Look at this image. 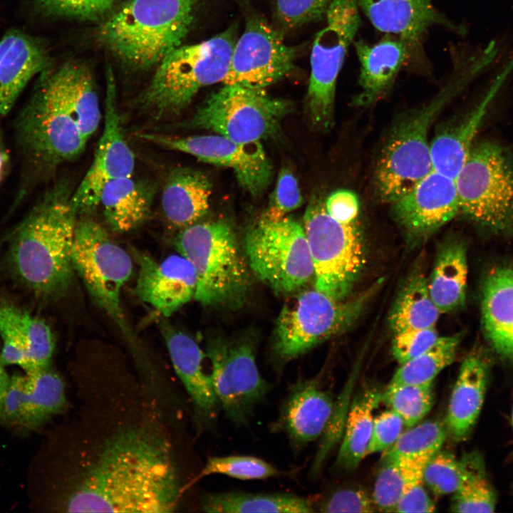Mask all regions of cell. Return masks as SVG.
Listing matches in <instances>:
<instances>
[{"label":"cell","mask_w":513,"mask_h":513,"mask_svg":"<svg viewBox=\"0 0 513 513\" xmlns=\"http://www.w3.org/2000/svg\"><path fill=\"white\" fill-rule=\"evenodd\" d=\"M354 46L360 62L361 88L354 102L367 106L378 101L392 86L407 58L409 46L399 38L388 37L375 44L358 41Z\"/></svg>","instance_id":"cell-27"},{"label":"cell","mask_w":513,"mask_h":513,"mask_svg":"<svg viewBox=\"0 0 513 513\" xmlns=\"http://www.w3.org/2000/svg\"><path fill=\"white\" fill-rule=\"evenodd\" d=\"M207 354L213 388L226 417L237 425L245 424L269 390L253 348L247 343L219 344Z\"/></svg>","instance_id":"cell-17"},{"label":"cell","mask_w":513,"mask_h":513,"mask_svg":"<svg viewBox=\"0 0 513 513\" xmlns=\"http://www.w3.org/2000/svg\"><path fill=\"white\" fill-rule=\"evenodd\" d=\"M44 43L16 29L0 39V118L7 115L31 80L49 66Z\"/></svg>","instance_id":"cell-23"},{"label":"cell","mask_w":513,"mask_h":513,"mask_svg":"<svg viewBox=\"0 0 513 513\" xmlns=\"http://www.w3.org/2000/svg\"><path fill=\"white\" fill-rule=\"evenodd\" d=\"M5 366L0 355V403L4 396L11 378L7 373Z\"/></svg>","instance_id":"cell-53"},{"label":"cell","mask_w":513,"mask_h":513,"mask_svg":"<svg viewBox=\"0 0 513 513\" xmlns=\"http://www.w3.org/2000/svg\"><path fill=\"white\" fill-rule=\"evenodd\" d=\"M447 429L440 422L418 423L403 432L398 440L383 452L382 462L430 458L441 450Z\"/></svg>","instance_id":"cell-40"},{"label":"cell","mask_w":513,"mask_h":513,"mask_svg":"<svg viewBox=\"0 0 513 513\" xmlns=\"http://www.w3.org/2000/svg\"><path fill=\"white\" fill-rule=\"evenodd\" d=\"M328 213L337 221L351 223L357 221L359 201L355 193L348 190H338L325 198Z\"/></svg>","instance_id":"cell-50"},{"label":"cell","mask_w":513,"mask_h":513,"mask_svg":"<svg viewBox=\"0 0 513 513\" xmlns=\"http://www.w3.org/2000/svg\"><path fill=\"white\" fill-rule=\"evenodd\" d=\"M139 137L202 162L231 168L241 187L253 196L261 195L271 182L272 166L261 142L239 143L218 134L172 137L144 133Z\"/></svg>","instance_id":"cell-16"},{"label":"cell","mask_w":513,"mask_h":513,"mask_svg":"<svg viewBox=\"0 0 513 513\" xmlns=\"http://www.w3.org/2000/svg\"><path fill=\"white\" fill-rule=\"evenodd\" d=\"M375 510L372 497L366 490L358 487L337 489L323 499L318 505V511L328 513H368Z\"/></svg>","instance_id":"cell-48"},{"label":"cell","mask_w":513,"mask_h":513,"mask_svg":"<svg viewBox=\"0 0 513 513\" xmlns=\"http://www.w3.org/2000/svg\"><path fill=\"white\" fill-rule=\"evenodd\" d=\"M51 438L45 507L59 512H172L184 484L165 399L133 375H78Z\"/></svg>","instance_id":"cell-1"},{"label":"cell","mask_w":513,"mask_h":513,"mask_svg":"<svg viewBox=\"0 0 513 513\" xmlns=\"http://www.w3.org/2000/svg\"><path fill=\"white\" fill-rule=\"evenodd\" d=\"M296 52L265 19L251 16L236 41L223 83L264 89L290 74Z\"/></svg>","instance_id":"cell-15"},{"label":"cell","mask_w":513,"mask_h":513,"mask_svg":"<svg viewBox=\"0 0 513 513\" xmlns=\"http://www.w3.org/2000/svg\"><path fill=\"white\" fill-rule=\"evenodd\" d=\"M276 15L286 28H292L321 19L333 0H274Z\"/></svg>","instance_id":"cell-46"},{"label":"cell","mask_w":513,"mask_h":513,"mask_svg":"<svg viewBox=\"0 0 513 513\" xmlns=\"http://www.w3.org/2000/svg\"><path fill=\"white\" fill-rule=\"evenodd\" d=\"M72 262L97 304L114 318L121 319L120 291L132 274L133 262L106 230L90 217L76 222Z\"/></svg>","instance_id":"cell-14"},{"label":"cell","mask_w":513,"mask_h":513,"mask_svg":"<svg viewBox=\"0 0 513 513\" xmlns=\"http://www.w3.org/2000/svg\"><path fill=\"white\" fill-rule=\"evenodd\" d=\"M432 385L390 382L382 393L381 402L397 413L409 428L420 423L432 406Z\"/></svg>","instance_id":"cell-41"},{"label":"cell","mask_w":513,"mask_h":513,"mask_svg":"<svg viewBox=\"0 0 513 513\" xmlns=\"http://www.w3.org/2000/svg\"><path fill=\"white\" fill-rule=\"evenodd\" d=\"M10 162V153L0 130V185L7 175Z\"/></svg>","instance_id":"cell-52"},{"label":"cell","mask_w":513,"mask_h":513,"mask_svg":"<svg viewBox=\"0 0 513 513\" xmlns=\"http://www.w3.org/2000/svg\"><path fill=\"white\" fill-rule=\"evenodd\" d=\"M435 510V505L424 487L422 477L405 490L394 512H432Z\"/></svg>","instance_id":"cell-51"},{"label":"cell","mask_w":513,"mask_h":513,"mask_svg":"<svg viewBox=\"0 0 513 513\" xmlns=\"http://www.w3.org/2000/svg\"><path fill=\"white\" fill-rule=\"evenodd\" d=\"M136 256L139 272L135 293L141 301L167 317L195 298V272L182 255H170L160 262L142 253Z\"/></svg>","instance_id":"cell-22"},{"label":"cell","mask_w":513,"mask_h":513,"mask_svg":"<svg viewBox=\"0 0 513 513\" xmlns=\"http://www.w3.org/2000/svg\"><path fill=\"white\" fill-rule=\"evenodd\" d=\"M164 337L173 368L200 416L212 418L219 403L210 375L203 368L204 354L187 334L165 328Z\"/></svg>","instance_id":"cell-28"},{"label":"cell","mask_w":513,"mask_h":513,"mask_svg":"<svg viewBox=\"0 0 513 513\" xmlns=\"http://www.w3.org/2000/svg\"><path fill=\"white\" fill-rule=\"evenodd\" d=\"M467 261L465 247L450 242L440 250L428 288L430 297L440 313L460 307L465 300Z\"/></svg>","instance_id":"cell-33"},{"label":"cell","mask_w":513,"mask_h":513,"mask_svg":"<svg viewBox=\"0 0 513 513\" xmlns=\"http://www.w3.org/2000/svg\"><path fill=\"white\" fill-rule=\"evenodd\" d=\"M291 103L267 94L264 89L224 84L179 126L214 132L239 143L274 137Z\"/></svg>","instance_id":"cell-10"},{"label":"cell","mask_w":513,"mask_h":513,"mask_svg":"<svg viewBox=\"0 0 513 513\" xmlns=\"http://www.w3.org/2000/svg\"><path fill=\"white\" fill-rule=\"evenodd\" d=\"M358 4L377 30L398 36L409 46L435 25L460 33L464 30L440 14L432 0H358Z\"/></svg>","instance_id":"cell-24"},{"label":"cell","mask_w":513,"mask_h":513,"mask_svg":"<svg viewBox=\"0 0 513 513\" xmlns=\"http://www.w3.org/2000/svg\"><path fill=\"white\" fill-rule=\"evenodd\" d=\"M69 405L65 381L51 366L16 373L0 403V421L35 429L65 413Z\"/></svg>","instance_id":"cell-19"},{"label":"cell","mask_w":513,"mask_h":513,"mask_svg":"<svg viewBox=\"0 0 513 513\" xmlns=\"http://www.w3.org/2000/svg\"><path fill=\"white\" fill-rule=\"evenodd\" d=\"M482 322L496 353L513 363V269L498 268L486 277L482 290Z\"/></svg>","instance_id":"cell-29"},{"label":"cell","mask_w":513,"mask_h":513,"mask_svg":"<svg viewBox=\"0 0 513 513\" xmlns=\"http://www.w3.org/2000/svg\"><path fill=\"white\" fill-rule=\"evenodd\" d=\"M455 85L400 116L384 142L373 175L378 197L393 203L410 191L432 170L428 133L452 96Z\"/></svg>","instance_id":"cell-7"},{"label":"cell","mask_w":513,"mask_h":513,"mask_svg":"<svg viewBox=\"0 0 513 513\" xmlns=\"http://www.w3.org/2000/svg\"><path fill=\"white\" fill-rule=\"evenodd\" d=\"M487 366L476 355L461 364L447 408L446 429L456 440L467 436L473 428L484 399Z\"/></svg>","instance_id":"cell-32"},{"label":"cell","mask_w":513,"mask_h":513,"mask_svg":"<svg viewBox=\"0 0 513 513\" xmlns=\"http://www.w3.org/2000/svg\"><path fill=\"white\" fill-rule=\"evenodd\" d=\"M175 245L197 278L195 299L204 306H239L249 286L247 264L224 222H196L180 229Z\"/></svg>","instance_id":"cell-6"},{"label":"cell","mask_w":513,"mask_h":513,"mask_svg":"<svg viewBox=\"0 0 513 513\" xmlns=\"http://www.w3.org/2000/svg\"><path fill=\"white\" fill-rule=\"evenodd\" d=\"M325 199L314 195L304 215V228L314 270V288L336 300L351 293L365 262L358 221L342 223L326 211Z\"/></svg>","instance_id":"cell-9"},{"label":"cell","mask_w":513,"mask_h":513,"mask_svg":"<svg viewBox=\"0 0 513 513\" xmlns=\"http://www.w3.org/2000/svg\"><path fill=\"white\" fill-rule=\"evenodd\" d=\"M512 424H513V415H512Z\"/></svg>","instance_id":"cell-54"},{"label":"cell","mask_w":513,"mask_h":513,"mask_svg":"<svg viewBox=\"0 0 513 513\" xmlns=\"http://www.w3.org/2000/svg\"><path fill=\"white\" fill-rule=\"evenodd\" d=\"M507 73H501L483 99L461 120L442 126L430 142L433 170L455 180L471 151L474 139Z\"/></svg>","instance_id":"cell-25"},{"label":"cell","mask_w":513,"mask_h":513,"mask_svg":"<svg viewBox=\"0 0 513 513\" xmlns=\"http://www.w3.org/2000/svg\"><path fill=\"white\" fill-rule=\"evenodd\" d=\"M281 472L266 461L250 455H228L208 459L196 480L212 475H224L242 480H264Z\"/></svg>","instance_id":"cell-42"},{"label":"cell","mask_w":513,"mask_h":513,"mask_svg":"<svg viewBox=\"0 0 513 513\" xmlns=\"http://www.w3.org/2000/svg\"><path fill=\"white\" fill-rule=\"evenodd\" d=\"M244 245L250 269L275 292L292 293L314 276L304 226L290 217H262L248 229Z\"/></svg>","instance_id":"cell-12"},{"label":"cell","mask_w":513,"mask_h":513,"mask_svg":"<svg viewBox=\"0 0 513 513\" xmlns=\"http://www.w3.org/2000/svg\"><path fill=\"white\" fill-rule=\"evenodd\" d=\"M155 192L152 182L135 179L132 175L108 182L101 192L99 204L111 229L126 232L147 219Z\"/></svg>","instance_id":"cell-31"},{"label":"cell","mask_w":513,"mask_h":513,"mask_svg":"<svg viewBox=\"0 0 513 513\" xmlns=\"http://www.w3.org/2000/svg\"><path fill=\"white\" fill-rule=\"evenodd\" d=\"M460 477L453 493L452 510L456 512H492L496 495L481 458L468 455L460 461Z\"/></svg>","instance_id":"cell-37"},{"label":"cell","mask_w":513,"mask_h":513,"mask_svg":"<svg viewBox=\"0 0 513 513\" xmlns=\"http://www.w3.org/2000/svg\"><path fill=\"white\" fill-rule=\"evenodd\" d=\"M303 203L297 180L288 168H282L272 192L264 217L280 219L301 207Z\"/></svg>","instance_id":"cell-45"},{"label":"cell","mask_w":513,"mask_h":513,"mask_svg":"<svg viewBox=\"0 0 513 513\" xmlns=\"http://www.w3.org/2000/svg\"><path fill=\"white\" fill-rule=\"evenodd\" d=\"M460 477V461L452 454L441 450L428 460L423 468V482L436 495L453 494Z\"/></svg>","instance_id":"cell-44"},{"label":"cell","mask_w":513,"mask_h":513,"mask_svg":"<svg viewBox=\"0 0 513 513\" xmlns=\"http://www.w3.org/2000/svg\"><path fill=\"white\" fill-rule=\"evenodd\" d=\"M236 28L197 43L181 45L156 66L139 97L140 108L155 120L180 113L203 88L223 82L229 70Z\"/></svg>","instance_id":"cell-5"},{"label":"cell","mask_w":513,"mask_h":513,"mask_svg":"<svg viewBox=\"0 0 513 513\" xmlns=\"http://www.w3.org/2000/svg\"><path fill=\"white\" fill-rule=\"evenodd\" d=\"M0 355L5 365L25 373L51 366L55 343L50 327L11 302L0 303Z\"/></svg>","instance_id":"cell-21"},{"label":"cell","mask_w":513,"mask_h":513,"mask_svg":"<svg viewBox=\"0 0 513 513\" xmlns=\"http://www.w3.org/2000/svg\"><path fill=\"white\" fill-rule=\"evenodd\" d=\"M440 314L429 294L428 279L418 274L400 291L390 312L389 323L394 333L435 327Z\"/></svg>","instance_id":"cell-36"},{"label":"cell","mask_w":513,"mask_h":513,"mask_svg":"<svg viewBox=\"0 0 513 513\" xmlns=\"http://www.w3.org/2000/svg\"><path fill=\"white\" fill-rule=\"evenodd\" d=\"M404 427L403 419L390 409L374 417L366 455L386 450L398 440Z\"/></svg>","instance_id":"cell-49"},{"label":"cell","mask_w":513,"mask_h":513,"mask_svg":"<svg viewBox=\"0 0 513 513\" xmlns=\"http://www.w3.org/2000/svg\"><path fill=\"white\" fill-rule=\"evenodd\" d=\"M460 336H440L435 344L402 364L390 382L413 385L432 384L437 375L455 358Z\"/></svg>","instance_id":"cell-39"},{"label":"cell","mask_w":513,"mask_h":513,"mask_svg":"<svg viewBox=\"0 0 513 513\" xmlns=\"http://www.w3.org/2000/svg\"><path fill=\"white\" fill-rule=\"evenodd\" d=\"M439 338L435 326L394 333L392 354L399 364H402L430 349Z\"/></svg>","instance_id":"cell-47"},{"label":"cell","mask_w":513,"mask_h":513,"mask_svg":"<svg viewBox=\"0 0 513 513\" xmlns=\"http://www.w3.org/2000/svg\"><path fill=\"white\" fill-rule=\"evenodd\" d=\"M382 392L375 386L363 388L353 398L343 427V441L337 464L346 470L356 468L367 456L373 412L381 402Z\"/></svg>","instance_id":"cell-34"},{"label":"cell","mask_w":513,"mask_h":513,"mask_svg":"<svg viewBox=\"0 0 513 513\" xmlns=\"http://www.w3.org/2000/svg\"><path fill=\"white\" fill-rule=\"evenodd\" d=\"M67 182L54 185L42 195L15 234L11 262L18 277L40 295L61 292L69 284L78 214Z\"/></svg>","instance_id":"cell-3"},{"label":"cell","mask_w":513,"mask_h":513,"mask_svg":"<svg viewBox=\"0 0 513 513\" xmlns=\"http://www.w3.org/2000/svg\"><path fill=\"white\" fill-rule=\"evenodd\" d=\"M373 291L370 288L353 299L336 300L314 288L292 297L276 320V353L291 360L346 331L359 317Z\"/></svg>","instance_id":"cell-11"},{"label":"cell","mask_w":513,"mask_h":513,"mask_svg":"<svg viewBox=\"0 0 513 513\" xmlns=\"http://www.w3.org/2000/svg\"><path fill=\"white\" fill-rule=\"evenodd\" d=\"M392 204L398 222L415 237L428 236L460 213L455 180L435 170Z\"/></svg>","instance_id":"cell-20"},{"label":"cell","mask_w":513,"mask_h":513,"mask_svg":"<svg viewBox=\"0 0 513 513\" xmlns=\"http://www.w3.org/2000/svg\"><path fill=\"white\" fill-rule=\"evenodd\" d=\"M116 103L115 84L108 78L103 131L93 162L72 194L71 201L77 214L99 204L101 192L108 182L133 175L135 155L124 138Z\"/></svg>","instance_id":"cell-18"},{"label":"cell","mask_w":513,"mask_h":513,"mask_svg":"<svg viewBox=\"0 0 513 513\" xmlns=\"http://www.w3.org/2000/svg\"><path fill=\"white\" fill-rule=\"evenodd\" d=\"M212 185L200 170L177 167L167 176L161 204L167 221L180 229L198 222L208 212Z\"/></svg>","instance_id":"cell-30"},{"label":"cell","mask_w":513,"mask_h":513,"mask_svg":"<svg viewBox=\"0 0 513 513\" xmlns=\"http://www.w3.org/2000/svg\"><path fill=\"white\" fill-rule=\"evenodd\" d=\"M79 61L50 66L16 119L17 144L32 174H46L74 160L86 148L76 108Z\"/></svg>","instance_id":"cell-2"},{"label":"cell","mask_w":513,"mask_h":513,"mask_svg":"<svg viewBox=\"0 0 513 513\" xmlns=\"http://www.w3.org/2000/svg\"><path fill=\"white\" fill-rule=\"evenodd\" d=\"M333 406L331 395L316 382L299 383L282 407L280 426L293 443L306 445L324 432Z\"/></svg>","instance_id":"cell-26"},{"label":"cell","mask_w":513,"mask_h":513,"mask_svg":"<svg viewBox=\"0 0 513 513\" xmlns=\"http://www.w3.org/2000/svg\"><path fill=\"white\" fill-rule=\"evenodd\" d=\"M455 180L460 213L493 232L513 230V155L507 148L473 145Z\"/></svg>","instance_id":"cell-8"},{"label":"cell","mask_w":513,"mask_h":513,"mask_svg":"<svg viewBox=\"0 0 513 513\" xmlns=\"http://www.w3.org/2000/svg\"><path fill=\"white\" fill-rule=\"evenodd\" d=\"M429 458L395 460L383 462L376 477L373 500L376 509L394 512L408 487L423 477L424 466Z\"/></svg>","instance_id":"cell-38"},{"label":"cell","mask_w":513,"mask_h":513,"mask_svg":"<svg viewBox=\"0 0 513 513\" xmlns=\"http://www.w3.org/2000/svg\"><path fill=\"white\" fill-rule=\"evenodd\" d=\"M200 506L204 512L218 513H308L314 511L308 499L286 493H211L202 498Z\"/></svg>","instance_id":"cell-35"},{"label":"cell","mask_w":513,"mask_h":513,"mask_svg":"<svg viewBox=\"0 0 513 513\" xmlns=\"http://www.w3.org/2000/svg\"><path fill=\"white\" fill-rule=\"evenodd\" d=\"M120 0H33L45 15L81 21H100L107 18Z\"/></svg>","instance_id":"cell-43"},{"label":"cell","mask_w":513,"mask_h":513,"mask_svg":"<svg viewBox=\"0 0 513 513\" xmlns=\"http://www.w3.org/2000/svg\"><path fill=\"white\" fill-rule=\"evenodd\" d=\"M198 0H127L101 24L103 43L126 66L156 67L182 45Z\"/></svg>","instance_id":"cell-4"},{"label":"cell","mask_w":513,"mask_h":513,"mask_svg":"<svg viewBox=\"0 0 513 513\" xmlns=\"http://www.w3.org/2000/svg\"><path fill=\"white\" fill-rule=\"evenodd\" d=\"M358 8V0H333L326 14V26L314 38L306 109L311 125L319 130H328L333 125L336 81L360 27Z\"/></svg>","instance_id":"cell-13"}]
</instances>
